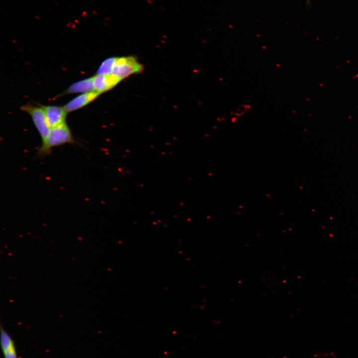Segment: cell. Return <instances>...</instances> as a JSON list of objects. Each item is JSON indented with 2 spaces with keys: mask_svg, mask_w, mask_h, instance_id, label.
<instances>
[{
  "mask_svg": "<svg viewBox=\"0 0 358 358\" xmlns=\"http://www.w3.org/2000/svg\"><path fill=\"white\" fill-rule=\"evenodd\" d=\"M74 142L71 131L64 122L51 128L48 136L42 141L36 155L39 157H44L50 154L55 147Z\"/></svg>",
  "mask_w": 358,
  "mask_h": 358,
  "instance_id": "cell-1",
  "label": "cell"
},
{
  "mask_svg": "<svg viewBox=\"0 0 358 358\" xmlns=\"http://www.w3.org/2000/svg\"><path fill=\"white\" fill-rule=\"evenodd\" d=\"M100 94L96 91L82 93L69 101L64 107L67 112L74 111L90 103Z\"/></svg>",
  "mask_w": 358,
  "mask_h": 358,
  "instance_id": "cell-6",
  "label": "cell"
},
{
  "mask_svg": "<svg viewBox=\"0 0 358 358\" xmlns=\"http://www.w3.org/2000/svg\"><path fill=\"white\" fill-rule=\"evenodd\" d=\"M95 91L93 77L79 81L72 84L65 91L66 93L81 92L82 93Z\"/></svg>",
  "mask_w": 358,
  "mask_h": 358,
  "instance_id": "cell-8",
  "label": "cell"
},
{
  "mask_svg": "<svg viewBox=\"0 0 358 358\" xmlns=\"http://www.w3.org/2000/svg\"><path fill=\"white\" fill-rule=\"evenodd\" d=\"M51 128L65 122L67 111L64 107L56 105L42 106Z\"/></svg>",
  "mask_w": 358,
  "mask_h": 358,
  "instance_id": "cell-5",
  "label": "cell"
},
{
  "mask_svg": "<svg viewBox=\"0 0 358 358\" xmlns=\"http://www.w3.org/2000/svg\"><path fill=\"white\" fill-rule=\"evenodd\" d=\"M117 57H110L104 60L99 66L97 74L113 73Z\"/></svg>",
  "mask_w": 358,
  "mask_h": 358,
  "instance_id": "cell-9",
  "label": "cell"
},
{
  "mask_svg": "<svg viewBox=\"0 0 358 358\" xmlns=\"http://www.w3.org/2000/svg\"><path fill=\"white\" fill-rule=\"evenodd\" d=\"M21 109L30 115L42 141H43L48 136L51 128L48 122L42 107L27 104L22 106Z\"/></svg>",
  "mask_w": 358,
  "mask_h": 358,
  "instance_id": "cell-2",
  "label": "cell"
},
{
  "mask_svg": "<svg viewBox=\"0 0 358 358\" xmlns=\"http://www.w3.org/2000/svg\"><path fill=\"white\" fill-rule=\"evenodd\" d=\"M94 90L101 93L115 87L121 80L113 73L93 76Z\"/></svg>",
  "mask_w": 358,
  "mask_h": 358,
  "instance_id": "cell-4",
  "label": "cell"
},
{
  "mask_svg": "<svg viewBox=\"0 0 358 358\" xmlns=\"http://www.w3.org/2000/svg\"><path fill=\"white\" fill-rule=\"evenodd\" d=\"M143 66L133 56L117 58L113 73L122 80L129 76L142 71Z\"/></svg>",
  "mask_w": 358,
  "mask_h": 358,
  "instance_id": "cell-3",
  "label": "cell"
},
{
  "mask_svg": "<svg viewBox=\"0 0 358 358\" xmlns=\"http://www.w3.org/2000/svg\"><path fill=\"white\" fill-rule=\"evenodd\" d=\"M0 346L4 358H19L15 341L2 326H0Z\"/></svg>",
  "mask_w": 358,
  "mask_h": 358,
  "instance_id": "cell-7",
  "label": "cell"
}]
</instances>
